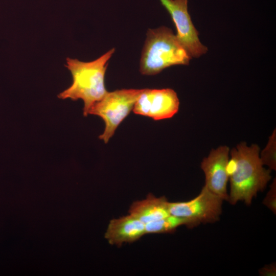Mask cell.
<instances>
[{
    "instance_id": "obj_1",
    "label": "cell",
    "mask_w": 276,
    "mask_h": 276,
    "mask_svg": "<svg viewBox=\"0 0 276 276\" xmlns=\"http://www.w3.org/2000/svg\"><path fill=\"white\" fill-rule=\"evenodd\" d=\"M260 148L256 144H238L231 152L227 166L230 192L227 201L235 205L239 201L250 205L258 192L263 191L271 178L269 169L263 167Z\"/></svg>"
},
{
    "instance_id": "obj_2",
    "label": "cell",
    "mask_w": 276,
    "mask_h": 276,
    "mask_svg": "<svg viewBox=\"0 0 276 276\" xmlns=\"http://www.w3.org/2000/svg\"><path fill=\"white\" fill-rule=\"evenodd\" d=\"M114 51L112 48L89 62L67 58L65 66L72 74L73 82L58 97L73 101L81 99L84 103L83 115L86 117L91 107L107 92L105 86V75L107 63Z\"/></svg>"
},
{
    "instance_id": "obj_3",
    "label": "cell",
    "mask_w": 276,
    "mask_h": 276,
    "mask_svg": "<svg viewBox=\"0 0 276 276\" xmlns=\"http://www.w3.org/2000/svg\"><path fill=\"white\" fill-rule=\"evenodd\" d=\"M191 59L169 28L149 29L142 52L140 72L154 75L175 65H188Z\"/></svg>"
},
{
    "instance_id": "obj_4",
    "label": "cell",
    "mask_w": 276,
    "mask_h": 276,
    "mask_svg": "<svg viewBox=\"0 0 276 276\" xmlns=\"http://www.w3.org/2000/svg\"><path fill=\"white\" fill-rule=\"evenodd\" d=\"M143 89H122L108 92L90 108L88 114L98 116L105 123L99 139L107 143L122 121L133 109Z\"/></svg>"
},
{
    "instance_id": "obj_5",
    "label": "cell",
    "mask_w": 276,
    "mask_h": 276,
    "mask_svg": "<svg viewBox=\"0 0 276 276\" xmlns=\"http://www.w3.org/2000/svg\"><path fill=\"white\" fill-rule=\"evenodd\" d=\"M223 201L204 186L199 194L190 200L168 202V210L170 215L187 219L192 228L200 223L217 221L222 213Z\"/></svg>"
},
{
    "instance_id": "obj_6",
    "label": "cell",
    "mask_w": 276,
    "mask_h": 276,
    "mask_svg": "<svg viewBox=\"0 0 276 276\" xmlns=\"http://www.w3.org/2000/svg\"><path fill=\"white\" fill-rule=\"evenodd\" d=\"M169 13L177 30L176 37L192 57L197 58L208 49L200 41L188 10V0H160Z\"/></svg>"
},
{
    "instance_id": "obj_7",
    "label": "cell",
    "mask_w": 276,
    "mask_h": 276,
    "mask_svg": "<svg viewBox=\"0 0 276 276\" xmlns=\"http://www.w3.org/2000/svg\"><path fill=\"white\" fill-rule=\"evenodd\" d=\"M179 107V101L174 90L145 88L136 100L132 110L135 114L160 120L173 117Z\"/></svg>"
},
{
    "instance_id": "obj_8",
    "label": "cell",
    "mask_w": 276,
    "mask_h": 276,
    "mask_svg": "<svg viewBox=\"0 0 276 276\" xmlns=\"http://www.w3.org/2000/svg\"><path fill=\"white\" fill-rule=\"evenodd\" d=\"M229 151L226 146L213 149L201 163V168L205 175L204 186L223 200L227 201Z\"/></svg>"
},
{
    "instance_id": "obj_9",
    "label": "cell",
    "mask_w": 276,
    "mask_h": 276,
    "mask_svg": "<svg viewBox=\"0 0 276 276\" xmlns=\"http://www.w3.org/2000/svg\"><path fill=\"white\" fill-rule=\"evenodd\" d=\"M146 234L145 224L131 214L111 220L105 238L111 245L135 242Z\"/></svg>"
},
{
    "instance_id": "obj_10",
    "label": "cell",
    "mask_w": 276,
    "mask_h": 276,
    "mask_svg": "<svg viewBox=\"0 0 276 276\" xmlns=\"http://www.w3.org/2000/svg\"><path fill=\"white\" fill-rule=\"evenodd\" d=\"M168 202L165 196L156 197L150 193L145 199L133 202L129 213L145 224L170 215Z\"/></svg>"
},
{
    "instance_id": "obj_11",
    "label": "cell",
    "mask_w": 276,
    "mask_h": 276,
    "mask_svg": "<svg viewBox=\"0 0 276 276\" xmlns=\"http://www.w3.org/2000/svg\"><path fill=\"white\" fill-rule=\"evenodd\" d=\"M181 225L191 228L190 223L187 219L170 215L145 224L146 234L171 233Z\"/></svg>"
},
{
    "instance_id": "obj_12",
    "label": "cell",
    "mask_w": 276,
    "mask_h": 276,
    "mask_svg": "<svg viewBox=\"0 0 276 276\" xmlns=\"http://www.w3.org/2000/svg\"><path fill=\"white\" fill-rule=\"evenodd\" d=\"M262 165L267 166L269 169L276 170V133L275 129L269 137L268 143L260 156Z\"/></svg>"
},
{
    "instance_id": "obj_13",
    "label": "cell",
    "mask_w": 276,
    "mask_h": 276,
    "mask_svg": "<svg viewBox=\"0 0 276 276\" xmlns=\"http://www.w3.org/2000/svg\"><path fill=\"white\" fill-rule=\"evenodd\" d=\"M263 204L271 210L274 214L276 213V179L274 178L270 186Z\"/></svg>"
},
{
    "instance_id": "obj_14",
    "label": "cell",
    "mask_w": 276,
    "mask_h": 276,
    "mask_svg": "<svg viewBox=\"0 0 276 276\" xmlns=\"http://www.w3.org/2000/svg\"><path fill=\"white\" fill-rule=\"evenodd\" d=\"M259 272L260 275L262 276H275L276 275L275 264L272 263L266 265L260 269Z\"/></svg>"
}]
</instances>
